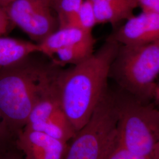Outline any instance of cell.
<instances>
[{"label":"cell","instance_id":"cell-1","mask_svg":"<svg viewBox=\"0 0 159 159\" xmlns=\"http://www.w3.org/2000/svg\"><path fill=\"white\" fill-rule=\"evenodd\" d=\"M119 46L107 37L91 57L73 68L61 70L58 79L61 106L76 132L90 119L107 89L110 67Z\"/></svg>","mask_w":159,"mask_h":159},{"label":"cell","instance_id":"cell-11","mask_svg":"<svg viewBox=\"0 0 159 159\" xmlns=\"http://www.w3.org/2000/svg\"><path fill=\"white\" fill-rule=\"evenodd\" d=\"M91 35L92 31L76 27L58 29L37 44L39 52L52 58L58 50L85 40Z\"/></svg>","mask_w":159,"mask_h":159},{"label":"cell","instance_id":"cell-22","mask_svg":"<svg viewBox=\"0 0 159 159\" xmlns=\"http://www.w3.org/2000/svg\"><path fill=\"white\" fill-rule=\"evenodd\" d=\"M14 0H0V6L3 8H6L9 4H10Z\"/></svg>","mask_w":159,"mask_h":159},{"label":"cell","instance_id":"cell-2","mask_svg":"<svg viewBox=\"0 0 159 159\" xmlns=\"http://www.w3.org/2000/svg\"><path fill=\"white\" fill-rule=\"evenodd\" d=\"M29 57L0 70V112L16 137L43 92L60 71L54 63L39 64Z\"/></svg>","mask_w":159,"mask_h":159},{"label":"cell","instance_id":"cell-20","mask_svg":"<svg viewBox=\"0 0 159 159\" xmlns=\"http://www.w3.org/2000/svg\"><path fill=\"white\" fill-rule=\"evenodd\" d=\"M0 159H25V158L24 157L23 154L16 148L8 150L0 156Z\"/></svg>","mask_w":159,"mask_h":159},{"label":"cell","instance_id":"cell-19","mask_svg":"<svg viewBox=\"0 0 159 159\" xmlns=\"http://www.w3.org/2000/svg\"><path fill=\"white\" fill-rule=\"evenodd\" d=\"M138 7L143 11L152 12L159 14V0H137Z\"/></svg>","mask_w":159,"mask_h":159},{"label":"cell","instance_id":"cell-18","mask_svg":"<svg viewBox=\"0 0 159 159\" xmlns=\"http://www.w3.org/2000/svg\"><path fill=\"white\" fill-rule=\"evenodd\" d=\"M13 25L7 16L5 8L0 6V36L7 34L11 30Z\"/></svg>","mask_w":159,"mask_h":159},{"label":"cell","instance_id":"cell-10","mask_svg":"<svg viewBox=\"0 0 159 159\" xmlns=\"http://www.w3.org/2000/svg\"><path fill=\"white\" fill-rule=\"evenodd\" d=\"M97 24L109 23L116 27L122 21L134 16L138 7L136 1L92 0Z\"/></svg>","mask_w":159,"mask_h":159},{"label":"cell","instance_id":"cell-21","mask_svg":"<svg viewBox=\"0 0 159 159\" xmlns=\"http://www.w3.org/2000/svg\"><path fill=\"white\" fill-rule=\"evenodd\" d=\"M151 157L153 159H159V142L154 148Z\"/></svg>","mask_w":159,"mask_h":159},{"label":"cell","instance_id":"cell-12","mask_svg":"<svg viewBox=\"0 0 159 159\" xmlns=\"http://www.w3.org/2000/svg\"><path fill=\"white\" fill-rule=\"evenodd\" d=\"M35 52H39L37 43L0 36V70L20 63Z\"/></svg>","mask_w":159,"mask_h":159},{"label":"cell","instance_id":"cell-8","mask_svg":"<svg viewBox=\"0 0 159 159\" xmlns=\"http://www.w3.org/2000/svg\"><path fill=\"white\" fill-rule=\"evenodd\" d=\"M108 37L120 44L143 45L159 41V14L143 11L133 16Z\"/></svg>","mask_w":159,"mask_h":159},{"label":"cell","instance_id":"cell-7","mask_svg":"<svg viewBox=\"0 0 159 159\" xmlns=\"http://www.w3.org/2000/svg\"><path fill=\"white\" fill-rule=\"evenodd\" d=\"M14 25L39 44L58 29L49 0H14L5 8Z\"/></svg>","mask_w":159,"mask_h":159},{"label":"cell","instance_id":"cell-25","mask_svg":"<svg viewBox=\"0 0 159 159\" xmlns=\"http://www.w3.org/2000/svg\"><path fill=\"white\" fill-rule=\"evenodd\" d=\"M159 89V82L157 83V89Z\"/></svg>","mask_w":159,"mask_h":159},{"label":"cell","instance_id":"cell-9","mask_svg":"<svg viewBox=\"0 0 159 159\" xmlns=\"http://www.w3.org/2000/svg\"><path fill=\"white\" fill-rule=\"evenodd\" d=\"M68 143L24 128L17 135L16 144L25 159H64Z\"/></svg>","mask_w":159,"mask_h":159},{"label":"cell","instance_id":"cell-16","mask_svg":"<svg viewBox=\"0 0 159 159\" xmlns=\"http://www.w3.org/2000/svg\"><path fill=\"white\" fill-rule=\"evenodd\" d=\"M16 138L6 124L0 112V156L16 148Z\"/></svg>","mask_w":159,"mask_h":159},{"label":"cell","instance_id":"cell-15","mask_svg":"<svg viewBox=\"0 0 159 159\" xmlns=\"http://www.w3.org/2000/svg\"><path fill=\"white\" fill-rule=\"evenodd\" d=\"M57 14L58 29L61 28L70 17L79 11L84 0H49Z\"/></svg>","mask_w":159,"mask_h":159},{"label":"cell","instance_id":"cell-14","mask_svg":"<svg viewBox=\"0 0 159 159\" xmlns=\"http://www.w3.org/2000/svg\"><path fill=\"white\" fill-rule=\"evenodd\" d=\"M96 24L93 1L84 0L79 11L70 17L61 28L76 27L92 31Z\"/></svg>","mask_w":159,"mask_h":159},{"label":"cell","instance_id":"cell-13","mask_svg":"<svg viewBox=\"0 0 159 159\" xmlns=\"http://www.w3.org/2000/svg\"><path fill=\"white\" fill-rule=\"evenodd\" d=\"M95 43L96 39L91 35L85 40L58 50L54 54L58 58L54 64H71L75 66L84 61L94 53Z\"/></svg>","mask_w":159,"mask_h":159},{"label":"cell","instance_id":"cell-3","mask_svg":"<svg viewBox=\"0 0 159 159\" xmlns=\"http://www.w3.org/2000/svg\"><path fill=\"white\" fill-rule=\"evenodd\" d=\"M159 75V41L143 45L120 44L108 77L122 91L148 102L154 98Z\"/></svg>","mask_w":159,"mask_h":159},{"label":"cell","instance_id":"cell-6","mask_svg":"<svg viewBox=\"0 0 159 159\" xmlns=\"http://www.w3.org/2000/svg\"><path fill=\"white\" fill-rule=\"evenodd\" d=\"M24 128L44 133L66 142L75 136L77 132L63 110L56 84H52L43 92Z\"/></svg>","mask_w":159,"mask_h":159},{"label":"cell","instance_id":"cell-4","mask_svg":"<svg viewBox=\"0 0 159 159\" xmlns=\"http://www.w3.org/2000/svg\"><path fill=\"white\" fill-rule=\"evenodd\" d=\"M116 92L109 87L90 119L68 143L64 159H107L117 142Z\"/></svg>","mask_w":159,"mask_h":159},{"label":"cell","instance_id":"cell-23","mask_svg":"<svg viewBox=\"0 0 159 159\" xmlns=\"http://www.w3.org/2000/svg\"><path fill=\"white\" fill-rule=\"evenodd\" d=\"M154 99L157 101V102H158L159 104V89H156Z\"/></svg>","mask_w":159,"mask_h":159},{"label":"cell","instance_id":"cell-5","mask_svg":"<svg viewBox=\"0 0 159 159\" xmlns=\"http://www.w3.org/2000/svg\"><path fill=\"white\" fill-rule=\"evenodd\" d=\"M116 94L117 143L133 153L151 157L159 142V110L122 90Z\"/></svg>","mask_w":159,"mask_h":159},{"label":"cell","instance_id":"cell-17","mask_svg":"<svg viewBox=\"0 0 159 159\" xmlns=\"http://www.w3.org/2000/svg\"><path fill=\"white\" fill-rule=\"evenodd\" d=\"M107 159H153L150 156L133 153L123 148L117 142Z\"/></svg>","mask_w":159,"mask_h":159},{"label":"cell","instance_id":"cell-24","mask_svg":"<svg viewBox=\"0 0 159 159\" xmlns=\"http://www.w3.org/2000/svg\"><path fill=\"white\" fill-rule=\"evenodd\" d=\"M111 1H136L137 2V0H111ZM138 4V3H137Z\"/></svg>","mask_w":159,"mask_h":159}]
</instances>
